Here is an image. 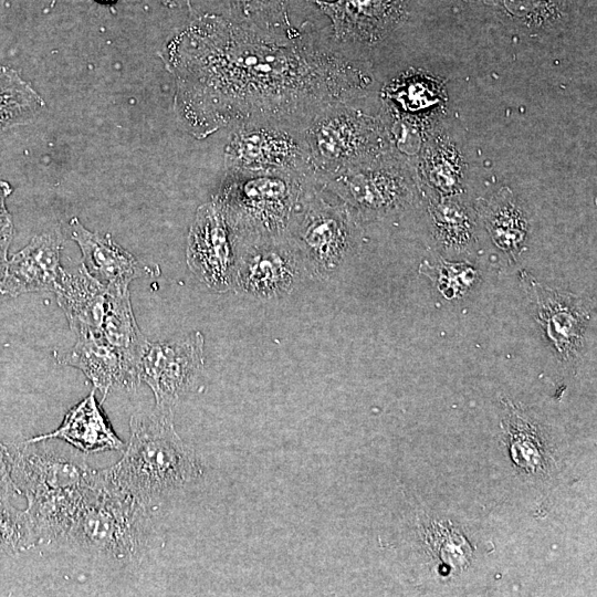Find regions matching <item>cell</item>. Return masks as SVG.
I'll use <instances>...</instances> for the list:
<instances>
[{
	"instance_id": "cell-13",
	"label": "cell",
	"mask_w": 597,
	"mask_h": 597,
	"mask_svg": "<svg viewBox=\"0 0 597 597\" xmlns=\"http://www.w3.org/2000/svg\"><path fill=\"white\" fill-rule=\"evenodd\" d=\"M521 283L534 318L559 355L568 359L580 349L590 322V310L576 295L538 283L525 271Z\"/></svg>"
},
{
	"instance_id": "cell-3",
	"label": "cell",
	"mask_w": 597,
	"mask_h": 597,
	"mask_svg": "<svg viewBox=\"0 0 597 597\" xmlns=\"http://www.w3.org/2000/svg\"><path fill=\"white\" fill-rule=\"evenodd\" d=\"M11 478L27 501L24 509L38 544L64 538L96 471L84 458L57 451L48 440L10 443Z\"/></svg>"
},
{
	"instance_id": "cell-15",
	"label": "cell",
	"mask_w": 597,
	"mask_h": 597,
	"mask_svg": "<svg viewBox=\"0 0 597 597\" xmlns=\"http://www.w3.org/2000/svg\"><path fill=\"white\" fill-rule=\"evenodd\" d=\"M62 242L59 231L33 237L8 260L0 293L15 297L30 292H54L63 270L60 265Z\"/></svg>"
},
{
	"instance_id": "cell-14",
	"label": "cell",
	"mask_w": 597,
	"mask_h": 597,
	"mask_svg": "<svg viewBox=\"0 0 597 597\" xmlns=\"http://www.w3.org/2000/svg\"><path fill=\"white\" fill-rule=\"evenodd\" d=\"M332 22L337 42L371 45L398 28L407 15L408 0H306Z\"/></svg>"
},
{
	"instance_id": "cell-20",
	"label": "cell",
	"mask_w": 597,
	"mask_h": 597,
	"mask_svg": "<svg viewBox=\"0 0 597 597\" xmlns=\"http://www.w3.org/2000/svg\"><path fill=\"white\" fill-rule=\"evenodd\" d=\"M476 211L494 244L515 259L526 242L530 223L513 192L501 188L489 199H480Z\"/></svg>"
},
{
	"instance_id": "cell-29",
	"label": "cell",
	"mask_w": 597,
	"mask_h": 597,
	"mask_svg": "<svg viewBox=\"0 0 597 597\" xmlns=\"http://www.w3.org/2000/svg\"><path fill=\"white\" fill-rule=\"evenodd\" d=\"M0 495L12 499L20 495L11 478V454L9 444L0 442Z\"/></svg>"
},
{
	"instance_id": "cell-24",
	"label": "cell",
	"mask_w": 597,
	"mask_h": 597,
	"mask_svg": "<svg viewBox=\"0 0 597 597\" xmlns=\"http://www.w3.org/2000/svg\"><path fill=\"white\" fill-rule=\"evenodd\" d=\"M452 197L431 206L432 235L444 250L465 251L474 242V218L471 210Z\"/></svg>"
},
{
	"instance_id": "cell-4",
	"label": "cell",
	"mask_w": 597,
	"mask_h": 597,
	"mask_svg": "<svg viewBox=\"0 0 597 597\" xmlns=\"http://www.w3.org/2000/svg\"><path fill=\"white\" fill-rule=\"evenodd\" d=\"M311 176L227 170L213 202L242 242L285 235Z\"/></svg>"
},
{
	"instance_id": "cell-16",
	"label": "cell",
	"mask_w": 597,
	"mask_h": 597,
	"mask_svg": "<svg viewBox=\"0 0 597 597\" xmlns=\"http://www.w3.org/2000/svg\"><path fill=\"white\" fill-rule=\"evenodd\" d=\"M54 292L76 337H97L108 308L109 287L81 265L70 272L63 269Z\"/></svg>"
},
{
	"instance_id": "cell-5",
	"label": "cell",
	"mask_w": 597,
	"mask_h": 597,
	"mask_svg": "<svg viewBox=\"0 0 597 597\" xmlns=\"http://www.w3.org/2000/svg\"><path fill=\"white\" fill-rule=\"evenodd\" d=\"M315 181L395 150L381 114L342 102L329 105L301 129Z\"/></svg>"
},
{
	"instance_id": "cell-6",
	"label": "cell",
	"mask_w": 597,
	"mask_h": 597,
	"mask_svg": "<svg viewBox=\"0 0 597 597\" xmlns=\"http://www.w3.org/2000/svg\"><path fill=\"white\" fill-rule=\"evenodd\" d=\"M153 531L149 509L105 485L96 471L64 538L90 554L129 562L145 552Z\"/></svg>"
},
{
	"instance_id": "cell-18",
	"label": "cell",
	"mask_w": 597,
	"mask_h": 597,
	"mask_svg": "<svg viewBox=\"0 0 597 597\" xmlns=\"http://www.w3.org/2000/svg\"><path fill=\"white\" fill-rule=\"evenodd\" d=\"M67 232L82 251V265L95 280L106 286H127L146 274V269L109 234L91 232L77 218L67 223Z\"/></svg>"
},
{
	"instance_id": "cell-7",
	"label": "cell",
	"mask_w": 597,
	"mask_h": 597,
	"mask_svg": "<svg viewBox=\"0 0 597 597\" xmlns=\"http://www.w3.org/2000/svg\"><path fill=\"white\" fill-rule=\"evenodd\" d=\"M286 237L301 252L308 275L327 280L355 253L360 230L353 212L313 181L298 203Z\"/></svg>"
},
{
	"instance_id": "cell-23",
	"label": "cell",
	"mask_w": 597,
	"mask_h": 597,
	"mask_svg": "<svg viewBox=\"0 0 597 597\" xmlns=\"http://www.w3.org/2000/svg\"><path fill=\"white\" fill-rule=\"evenodd\" d=\"M44 106L42 97L19 73L0 65V135L31 123Z\"/></svg>"
},
{
	"instance_id": "cell-26",
	"label": "cell",
	"mask_w": 597,
	"mask_h": 597,
	"mask_svg": "<svg viewBox=\"0 0 597 597\" xmlns=\"http://www.w3.org/2000/svg\"><path fill=\"white\" fill-rule=\"evenodd\" d=\"M506 15L531 28H542L554 21L558 0H485Z\"/></svg>"
},
{
	"instance_id": "cell-19",
	"label": "cell",
	"mask_w": 597,
	"mask_h": 597,
	"mask_svg": "<svg viewBox=\"0 0 597 597\" xmlns=\"http://www.w3.org/2000/svg\"><path fill=\"white\" fill-rule=\"evenodd\" d=\"M35 440H63L84 453L123 451L124 441L116 434L103 412L93 390L70 409L52 432L32 437Z\"/></svg>"
},
{
	"instance_id": "cell-21",
	"label": "cell",
	"mask_w": 597,
	"mask_h": 597,
	"mask_svg": "<svg viewBox=\"0 0 597 597\" xmlns=\"http://www.w3.org/2000/svg\"><path fill=\"white\" fill-rule=\"evenodd\" d=\"M420 170L427 185L441 198L452 197L461 191L464 161L459 148L448 135L436 133L426 138L420 156Z\"/></svg>"
},
{
	"instance_id": "cell-30",
	"label": "cell",
	"mask_w": 597,
	"mask_h": 597,
	"mask_svg": "<svg viewBox=\"0 0 597 597\" xmlns=\"http://www.w3.org/2000/svg\"><path fill=\"white\" fill-rule=\"evenodd\" d=\"M8 264V255L0 253V281L2 280Z\"/></svg>"
},
{
	"instance_id": "cell-12",
	"label": "cell",
	"mask_w": 597,
	"mask_h": 597,
	"mask_svg": "<svg viewBox=\"0 0 597 597\" xmlns=\"http://www.w3.org/2000/svg\"><path fill=\"white\" fill-rule=\"evenodd\" d=\"M240 240L218 206H200L187 242V263L195 276L210 291L233 290Z\"/></svg>"
},
{
	"instance_id": "cell-27",
	"label": "cell",
	"mask_w": 597,
	"mask_h": 597,
	"mask_svg": "<svg viewBox=\"0 0 597 597\" xmlns=\"http://www.w3.org/2000/svg\"><path fill=\"white\" fill-rule=\"evenodd\" d=\"M434 270V275L430 276L436 281L440 293L448 300L462 296L476 281L478 272L465 263H452L441 261Z\"/></svg>"
},
{
	"instance_id": "cell-2",
	"label": "cell",
	"mask_w": 597,
	"mask_h": 597,
	"mask_svg": "<svg viewBox=\"0 0 597 597\" xmlns=\"http://www.w3.org/2000/svg\"><path fill=\"white\" fill-rule=\"evenodd\" d=\"M129 440L122 458L97 469L100 480L115 491L148 507L198 480L202 465L174 425V412L153 409L134 413Z\"/></svg>"
},
{
	"instance_id": "cell-22",
	"label": "cell",
	"mask_w": 597,
	"mask_h": 597,
	"mask_svg": "<svg viewBox=\"0 0 597 597\" xmlns=\"http://www.w3.org/2000/svg\"><path fill=\"white\" fill-rule=\"evenodd\" d=\"M165 4L175 7L182 2L191 4L195 0H161ZM216 4L219 15L238 22L254 25L279 33L297 31L290 20L289 7L291 0H207Z\"/></svg>"
},
{
	"instance_id": "cell-1",
	"label": "cell",
	"mask_w": 597,
	"mask_h": 597,
	"mask_svg": "<svg viewBox=\"0 0 597 597\" xmlns=\"http://www.w3.org/2000/svg\"><path fill=\"white\" fill-rule=\"evenodd\" d=\"M175 112L196 138L230 126L274 123L302 129L323 108L362 98L368 63L317 40L307 29L279 33L205 13L167 43Z\"/></svg>"
},
{
	"instance_id": "cell-11",
	"label": "cell",
	"mask_w": 597,
	"mask_h": 597,
	"mask_svg": "<svg viewBox=\"0 0 597 597\" xmlns=\"http://www.w3.org/2000/svg\"><path fill=\"white\" fill-rule=\"evenodd\" d=\"M200 332L168 342H148L139 363V379L155 397V409L174 412L180 399L197 385L203 369Z\"/></svg>"
},
{
	"instance_id": "cell-28",
	"label": "cell",
	"mask_w": 597,
	"mask_h": 597,
	"mask_svg": "<svg viewBox=\"0 0 597 597\" xmlns=\"http://www.w3.org/2000/svg\"><path fill=\"white\" fill-rule=\"evenodd\" d=\"M12 192V187L0 180V253L8 254V249L13 238V222L6 206V199Z\"/></svg>"
},
{
	"instance_id": "cell-8",
	"label": "cell",
	"mask_w": 597,
	"mask_h": 597,
	"mask_svg": "<svg viewBox=\"0 0 597 597\" xmlns=\"http://www.w3.org/2000/svg\"><path fill=\"white\" fill-rule=\"evenodd\" d=\"M315 182L365 221L397 216L418 196L417 174L407 156L396 150Z\"/></svg>"
},
{
	"instance_id": "cell-25",
	"label": "cell",
	"mask_w": 597,
	"mask_h": 597,
	"mask_svg": "<svg viewBox=\"0 0 597 597\" xmlns=\"http://www.w3.org/2000/svg\"><path fill=\"white\" fill-rule=\"evenodd\" d=\"M38 545L28 515L0 495V557L30 549Z\"/></svg>"
},
{
	"instance_id": "cell-9",
	"label": "cell",
	"mask_w": 597,
	"mask_h": 597,
	"mask_svg": "<svg viewBox=\"0 0 597 597\" xmlns=\"http://www.w3.org/2000/svg\"><path fill=\"white\" fill-rule=\"evenodd\" d=\"M308 275L304 259L285 235L240 241L233 290L264 301L292 294Z\"/></svg>"
},
{
	"instance_id": "cell-17",
	"label": "cell",
	"mask_w": 597,
	"mask_h": 597,
	"mask_svg": "<svg viewBox=\"0 0 597 597\" xmlns=\"http://www.w3.org/2000/svg\"><path fill=\"white\" fill-rule=\"evenodd\" d=\"M76 338L75 345L59 358V363L80 369L104 398L115 388L133 389L139 385L138 368L104 339L95 336Z\"/></svg>"
},
{
	"instance_id": "cell-10",
	"label": "cell",
	"mask_w": 597,
	"mask_h": 597,
	"mask_svg": "<svg viewBox=\"0 0 597 597\" xmlns=\"http://www.w3.org/2000/svg\"><path fill=\"white\" fill-rule=\"evenodd\" d=\"M227 170L295 172L312 176L301 129L249 123L235 127L224 150Z\"/></svg>"
},
{
	"instance_id": "cell-31",
	"label": "cell",
	"mask_w": 597,
	"mask_h": 597,
	"mask_svg": "<svg viewBox=\"0 0 597 597\" xmlns=\"http://www.w3.org/2000/svg\"><path fill=\"white\" fill-rule=\"evenodd\" d=\"M96 1H98V2H101V3H113V2H115L116 0H96Z\"/></svg>"
}]
</instances>
